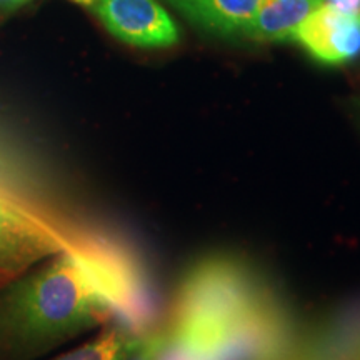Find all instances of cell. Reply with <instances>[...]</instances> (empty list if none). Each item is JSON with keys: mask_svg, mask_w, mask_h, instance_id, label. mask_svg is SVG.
I'll return each mask as SVG.
<instances>
[{"mask_svg": "<svg viewBox=\"0 0 360 360\" xmlns=\"http://www.w3.org/2000/svg\"><path fill=\"white\" fill-rule=\"evenodd\" d=\"M110 277L75 249L11 290L0 312V354L29 357L96 326L115 300Z\"/></svg>", "mask_w": 360, "mask_h": 360, "instance_id": "6da1fadb", "label": "cell"}, {"mask_svg": "<svg viewBox=\"0 0 360 360\" xmlns=\"http://www.w3.org/2000/svg\"><path fill=\"white\" fill-rule=\"evenodd\" d=\"M270 297L252 270L231 257L195 265L179 292L175 326L169 337L204 360L225 332Z\"/></svg>", "mask_w": 360, "mask_h": 360, "instance_id": "7a4b0ae2", "label": "cell"}, {"mask_svg": "<svg viewBox=\"0 0 360 360\" xmlns=\"http://www.w3.org/2000/svg\"><path fill=\"white\" fill-rule=\"evenodd\" d=\"M74 249L52 225L0 193V277Z\"/></svg>", "mask_w": 360, "mask_h": 360, "instance_id": "3957f363", "label": "cell"}, {"mask_svg": "<svg viewBox=\"0 0 360 360\" xmlns=\"http://www.w3.org/2000/svg\"><path fill=\"white\" fill-rule=\"evenodd\" d=\"M292 323L272 297L225 332L204 360H283L290 352Z\"/></svg>", "mask_w": 360, "mask_h": 360, "instance_id": "277c9868", "label": "cell"}, {"mask_svg": "<svg viewBox=\"0 0 360 360\" xmlns=\"http://www.w3.org/2000/svg\"><path fill=\"white\" fill-rule=\"evenodd\" d=\"M87 7L112 35L135 47H169L179 39L174 20L155 0H87Z\"/></svg>", "mask_w": 360, "mask_h": 360, "instance_id": "5b68a950", "label": "cell"}, {"mask_svg": "<svg viewBox=\"0 0 360 360\" xmlns=\"http://www.w3.org/2000/svg\"><path fill=\"white\" fill-rule=\"evenodd\" d=\"M292 39L322 64H347L360 56V19L321 4Z\"/></svg>", "mask_w": 360, "mask_h": 360, "instance_id": "8992f818", "label": "cell"}, {"mask_svg": "<svg viewBox=\"0 0 360 360\" xmlns=\"http://www.w3.org/2000/svg\"><path fill=\"white\" fill-rule=\"evenodd\" d=\"M187 19L212 32L245 34L262 0H169Z\"/></svg>", "mask_w": 360, "mask_h": 360, "instance_id": "52a82bcc", "label": "cell"}, {"mask_svg": "<svg viewBox=\"0 0 360 360\" xmlns=\"http://www.w3.org/2000/svg\"><path fill=\"white\" fill-rule=\"evenodd\" d=\"M321 4V0H262L245 34L260 42L289 40Z\"/></svg>", "mask_w": 360, "mask_h": 360, "instance_id": "ba28073f", "label": "cell"}, {"mask_svg": "<svg viewBox=\"0 0 360 360\" xmlns=\"http://www.w3.org/2000/svg\"><path fill=\"white\" fill-rule=\"evenodd\" d=\"M146 337H139L127 328L114 327L103 332L97 339L80 345L53 360H127L141 347Z\"/></svg>", "mask_w": 360, "mask_h": 360, "instance_id": "9c48e42d", "label": "cell"}, {"mask_svg": "<svg viewBox=\"0 0 360 360\" xmlns=\"http://www.w3.org/2000/svg\"><path fill=\"white\" fill-rule=\"evenodd\" d=\"M165 342H167V335L164 334L146 335L141 347L135 350L127 360H157L162 352V349H164Z\"/></svg>", "mask_w": 360, "mask_h": 360, "instance_id": "30bf717a", "label": "cell"}, {"mask_svg": "<svg viewBox=\"0 0 360 360\" xmlns=\"http://www.w3.org/2000/svg\"><path fill=\"white\" fill-rule=\"evenodd\" d=\"M157 360H200V359L195 357V355H192L191 352H187V350L180 347V345L174 344V342L167 337V342H165L164 349H162V352Z\"/></svg>", "mask_w": 360, "mask_h": 360, "instance_id": "8fae6325", "label": "cell"}, {"mask_svg": "<svg viewBox=\"0 0 360 360\" xmlns=\"http://www.w3.org/2000/svg\"><path fill=\"white\" fill-rule=\"evenodd\" d=\"M326 6H330L340 13L360 19V0H321Z\"/></svg>", "mask_w": 360, "mask_h": 360, "instance_id": "7c38bea8", "label": "cell"}, {"mask_svg": "<svg viewBox=\"0 0 360 360\" xmlns=\"http://www.w3.org/2000/svg\"><path fill=\"white\" fill-rule=\"evenodd\" d=\"M24 2H29V0H0V6L17 7V6H20V4H24ZM74 2H79V4H82V6H87V0H74Z\"/></svg>", "mask_w": 360, "mask_h": 360, "instance_id": "4fadbf2b", "label": "cell"}]
</instances>
